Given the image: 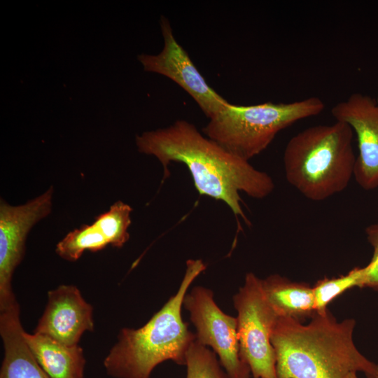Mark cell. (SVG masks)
Returning <instances> with one entry per match:
<instances>
[{
	"mask_svg": "<svg viewBox=\"0 0 378 378\" xmlns=\"http://www.w3.org/2000/svg\"><path fill=\"white\" fill-rule=\"evenodd\" d=\"M336 121L347 124L356 134L358 155L354 176L364 190L378 187V105L370 97L354 93L335 105Z\"/></svg>",
	"mask_w": 378,
	"mask_h": 378,
	"instance_id": "10",
	"label": "cell"
},
{
	"mask_svg": "<svg viewBox=\"0 0 378 378\" xmlns=\"http://www.w3.org/2000/svg\"><path fill=\"white\" fill-rule=\"evenodd\" d=\"M17 302L0 311L4 358L0 378H50L40 367L24 338Z\"/></svg>",
	"mask_w": 378,
	"mask_h": 378,
	"instance_id": "12",
	"label": "cell"
},
{
	"mask_svg": "<svg viewBox=\"0 0 378 378\" xmlns=\"http://www.w3.org/2000/svg\"><path fill=\"white\" fill-rule=\"evenodd\" d=\"M376 103L378 105V95H377V100H376Z\"/></svg>",
	"mask_w": 378,
	"mask_h": 378,
	"instance_id": "23",
	"label": "cell"
},
{
	"mask_svg": "<svg viewBox=\"0 0 378 378\" xmlns=\"http://www.w3.org/2000/svg\"><path fill=\"white\" fill-rule=\"evenodd\" d=\"M367 239L373 247V255L378 254V222L365 229Z\"/></svg>",
	"mask_w": 378,
	"mask_h": 378,
	"instance_id": "20",
	"label": "cell"
},
{
	"mask_svg": "<svg viewBox=\"0 0 378 378\" xmlns=\"http://www.w3.org/2000/svg\"><path fill=\"white\" fill-rule=\"evenodd\" d=\"M53 187L27 203L12 206L0 202V311L17 302L11 287L13 274L25 253L32 227L52 209Z\"/></svg>",
	"mask_w": 378,
	"mask_h": 378,
	"instance_id": "8",
	"label": "cell"
},
{
	"mask_svg": "<svg viewBox=\"0 0 378 378\" xmlns=\"http://www.w3.org/2000/svg\"><path fill=\"white\" fill-rule=\"evenodd\" d=\"M183 307L188 312L196 329V341L211 347L232 378H250V369L241 355L237 317L220 309L214 301L213 291L204 286H195L185 295Z\"/></svg>",
	"mask_w": 378,
	"mask_h": 378,
	"instance_id": "7",
	"label": "cell"
},
{
	"mask_svg": "<svg viewBox=\"0 0 378 378\" xmlns=\"http://www.w3.org/2000/svg\"><path fill=\"white\" fill-rule=\"evenodd\" d=\"M232 301L237 312L241 355L253 378H277L271 335L278 316L265 297L261 279L247 273Z\"/></svg>",
	"mask_w": 378,
	"mask_h": 378,
	"instance_id": "6",
	"label": "cell"
},
{
	"mask_svg": "<svg viewBox=\"0 0 378 378\" xmlns=\"http://www.w3.org/2000/svg\"><path fill=\"white\" fill-rule=\"evenodd\" d=\"M352 138L351 128L340 121L298 132L284 150L286 180L312 201H323L343 191L354 174Z\"/></svg>",
	"mask_w": 378,
	"mask_h": 378,
	"instance_id": "4",
	"label": "cell"
},
{
	"mask_svg": "<svg viewBox=\"0 0 378 378\" xmlns=\"http://www.w3.org/2000/svg\"><path fill=\"white\" fill-rule=\"evenodd\" d=\"M132 211V209L129 204L118 201L107 211L95 218L93 223L102 232L113 247L121 248L128 241Z\"/></svg>",
	"mask_w": 378,
	"mask_h": 378,
	"instance_id": "16",
	"label": "cell"
},
{
	"mask_svg": "<svg viewBox=\"0 0 378 378\" xmlns=\"http://www.w3.org/2000/svg\"><path fill=\"white\" fill-rule=\"evenodd\" d=\"M109 244L102 232L94 224L83 225L69 232L56 246V253L62 258L74 262L84 251L97 252Z\"/></svg>",
	"mask_w": 378,
	"mask_h": 378,
	"instance_id": "15",
	"label": "cell"
},
{
	"mask_svg": "<svg viewBox=\"0 0 378 378\" xmlns=\"http://www.w3.org/2000/svg\"><path fill=\"white\" fill-rule=\"evenodd\" d=\"M136 145L140 153L158 158L164 168V178L169 175L170 162L185 164L200 195L224 202L234 215L246 221L239 192L262 199L274 189V183L266 172L230 153L184 120L137 135Z\"/></svg>",
	"mask_w": 378,
	"mask_h": 378,
	"instance_id": "1",
	"label": "cell"
},
{
	"mask_svg": "<svg viewBox=\"0 0 378 378\" xmlns=\"http://www.w3.org/2000/svg\"><path fill=\"white\" fill-rule=\"evenodd\" d=\"M186 366V378H232L220 365L216 354L196 340L188 351Z\"/></svg>",
	"mask_w": 378,
	"mask_h": 378,
	"instance_id": "17",
	"label": "cell"
},
{
	"mask_svg": "<svg viewBox=\"0 0 378 378\" xmlns=\"http://www.w3.org/2000/svg\"><path fill=\"white\" fill-rule=\"evenodd\" d=\"M324 108L325 104L317 97L250 106L228 103L209 119L202 132L230 153L248 161L263 151L281 130L319 114Z\"/></svg>",
	"mask_w": 378,
	"mask_h": 378,
	"instance_id": "5",
	"label": "cell"
},
{
	"mask_svg": "<svg viewBox=\"0 0 378 378\" xmlns=\"http://www.w3.org/2000/svg\"><path fill=\"white\" fill-rule=\"evenodd\" d=\"M360 274L361 268L356 267L345 275L318 281L313 287L316 313H326L334 299L351 288L358 287Z\"/></svg>",
	"mask_w": 378,
	"mask_h": 378,
	"instance_id": "18",
	"label": "cell"
},
{
	"mask_svg": "<svg viewBox=\"0 0 378 378\" xmlns=\"http://www.w3.org/2000/svg\"><path fill=\"white\" fill-rule=\"evenodd\" d=\"M356 321H342L327 311L315 314L308 324L278 317L271 335L277 378H347L363 372L375 378L377 364L356 346Z\"/></svg>",
	"mask_w": 378,
	"mask_h": 378,
	"instance_id": "2",
	"label": "cell"
},
{
	"mask_svg": "<svg viewBox=\"0 0 378 378\" xmlns=\"http://www.w3.org/2000/svg\"><path fill=\"white\" fill-rule=\"evenodd\" d=\"M160 22L164 40L162 51L158 55H139L138 60L146 71L163 75L178 84L207 118L214 117L229 102L208 85L187 52L176 40L168 19L162 15Z\"/></svg>",
	"mask_w": 378,
	"mask_h": 378,
	"instance_id": "9",
	"label": "cell"
},
{
	"mask_svg": "<svg viewBox=\"0 0 378 378\" xmlns=\"http://www.w3.org/2000/svg\"><path fill=\"white\" fill-rule=\"evenodd\" d=\"M202 260L186 261V270L176 293L141 328H122L118 341L104 360L107 374L114 378H150L159 364L172 360L186 365V355L196 340L181 309L194 280L206 270Z\"/></svg>",
	"mask_w": 378,
	"mask_h": 378,
	"instance_id": "3",
	"label": "cell"
},
{
	"mask_svg": "<svg viewBox=\"0 0 378 378\" xmlns=\"http://www.w3.org/2000/svg\"><path fill=\"white\" fill-rule=\"evenodd\" d=\"M261 285L268 304L278 317L302 322L316 314L313 287L309 284L272 274L261 279Z\"/></svg>",
	"mask_w": 378,
	"mask_h": 378,
	"instance_id": "14",
	"label": "cell"
},
{
	"mask_svg": "<svg viewBox=\"0 0 378 378\" xmlns=\"http://www.w3.org/2000/svg\"><path fill=\"white\" fill-rule=\"evenodd\" d=\"M356 374V372L351 373L347 378H358Z\"/></svg>",
	"mask_w": 378,
	"mask_h": 378,
	"instance_id": "21",
	"label": "cell"
},
{
	"mask_svg": "<svg viewBox=\"0 0 378 378\" xmlns=\"http://www.w3.org/2000/svg\"><path fill=\"white\" fill-rule=\"evenodd\" d=\"M34 358L50 378H84L85 359L78 344L69 346L52 338L24 332Z\"/></svg>",
	"mask_w": 378,
	"mask_h": 378,
	"instance_id": "13",
	"label": "cell"
},
{
	"mask_svg": "<svg viewBox=\"0 0 378 378\" xmlns=\"http://www.w3.org/2000/svg\"><path fill=\"white\" fill-rule=\"evenodd\" d=\"M375 378H378V364H377V373Z\"/></svg>",
	"mask_w": 378,
	"mask_h": 378,
	"instance_id": "22",
	"label": "cell"
},
{
	"mask_svg": "<svg viewBox=\"0 0 378 378\" xmlns=\"http://www.w3.org/2000/svg\"><path fill=\"white\" fill-rule=\"evenodd\" d=\"M360 268L358 287H368L378 291V254L373 255L369 264Z\"/></svg>",
	"mask_w": 378,
	"mask_h": 378,
	"instance_id": "19",
	"label": "cell"
},
{
	"mask_svg": "<svg viewBox=\"0 0 378 378\" xmlns=\"http://www.w3.org/2000/svg\"><path fill=\"white\" fill-rule=\"evenodd\" d=\"M93 307L73 285L48 292V301L34 332L66 345L78 344L83 334L94 330Z\"/></svg>",
	"mask_w": 378,
	"mask_h": 378,
	"instance_id": "11",
	"label": "cell"
}]
</instances>
